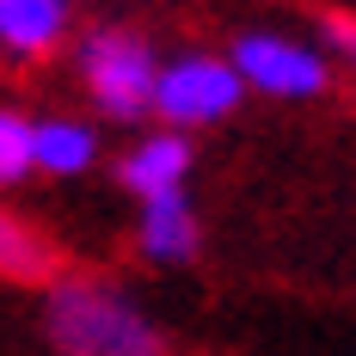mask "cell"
Returning a JSON list of instances; mask_svg holds the SVG:
<instances>
[{"label":"cell","mask_w":356,"mask_h":356,"mask_svg":"<svg viewBox=\"0 0 356 356\" xmlns=\"http://www.w3.org/2000/svg\"><path fill=\"white\" fill-rule=\"evenodd\" d=\"M0 277L6 283H56V246L0 209Z\"/></svg>","instance_id":"9"},{"label":"cell","mask_w":356,"mask_h":356,"mask_svg":"<svg viewBox=\"0 0 356 356\" xmlns=\"http://www.w3.org/2000/svg\"><path fill=\"white\" fill-rule=\"evenodd\" d=\"M80 68H86V92L105 117H142L154 111L160 92V68H154V49L129 31H99L86 37L80 49Z\"/></svg>","instance_id":"2"},{"label":"cell","mask_w":356,"mask_h":356,"mask_svg":"<svg viewBox=\"0 0 356 356\" xmlns=\"http://www.w3.org/2000/svg\"><path fill=\"white\" fill-rule=\"evenodd\" d=\"M117 178L136 191V197H166V191H184V178H191V142L178 136V129H160V136H147L123 154V166Z\"/></svg>","instance_id":"6"},{"label":"cell","mask_w":356,"mask_h":356,"mask_svg":"<svg viewBox=\"0 0 356 356\" xmlns=\"http://www.w3.org/2000/svg\"><path fill=\"white\" fill-rule=\"evenodd\" d=\"M197 240H203V227H197V209H191L184 191H166V197H147L142 203V221H136L142 258H154V264H184V258H197Z\"/></svg>","instance_id":"5"},{"label":"cell","mask_w":356,"mask_h":356,"mask_svg":"<svg viewBox=\"0 0 356 356\" xmlns=\"http://www.w3.org/2000/svg\"><path fill=\"white\" fill-rule=\"evenodd\" d=\"M246 86L270 92V99H320L332 86V68L314 43H295V37H277V31H246L227 56Z\"/></svg>","instance_id":"4"},{"label":"cell","mask_w":356,"mask_h":356,"mask_svg":"<svg viewBox=\"0 0 356 356\" xmlns=\"http://www.w3.org/2000/svg\"><path fill=\"white\" fill-rule=\"evenodd\" d=\"M37 166V123H25L19 111H0V191L19 184Z\"/></svg>","instance_id":"10"},{"label":"cell","mask_w":356,"mask_h":356,"mask_svg":"<svg viewBox=\"0 0 356 356\" xmlns=\"http://www.w3.org/2000/svg\"><path fill=\"white\" fill-rule=\"evenodd\" d=\"M92 160H99V136H92L86 123H74V117L37 123V166L49 178H80Z\"/></svg>","instance_id":"8"},{"label":"cell","mask_w":356,"mask_h":356,"mask_svg":"<svg viewBox=\"0 0 356 356\" xmlns=\"http://www.w3.org/2000/svg\"><path fill=\"white\" fill-rule=\"evenodd\" d=\"M325 43H332V56L344 62V68H356V13H325Z\"/></svg>","instance_id":"11"},{"label":"cell","mask_w":356,"mask_h":356,"mask_svg":"<svg viewBox=\"0 0 356 356\" xmlns=\"http://www.w3.org/2000/svg\"><path fill=\"white\" fill-rule=\"evenodd\" d=\"M43 338L56 356H166L160 325L111 283L68 277L49 283L43 301Z\"/></svg>","instance_id":"1"},{"label":"cell","mask_w":356,"mask_h":356,"mask_svg":"<svg viewBox=\"0 0 356 356\" xmlns=\"http://www.w3.org/2000/svg\"><path fill=\"white\" fill-rule=\"evenodd\" d=\"M240 99H246V80H240L234 62H221V56H178V62L160 68L154 111H160L172 129H203V123L234 117Z\"/></svg>","instance_id":"3"},{"label":"cell","mask_w":356,"mask_h":356,"mask_svg":"<svg viewBox=\"0 0 356 356\" xmlns=\"http://www.w3.org/2000/svg\"><path fill=\"white\" fill-rule=\"evenodd\" d=\"M68 25V0H0V43L19 56H43Z\"/></svg>","instance_id":"7"}]
</instances>
